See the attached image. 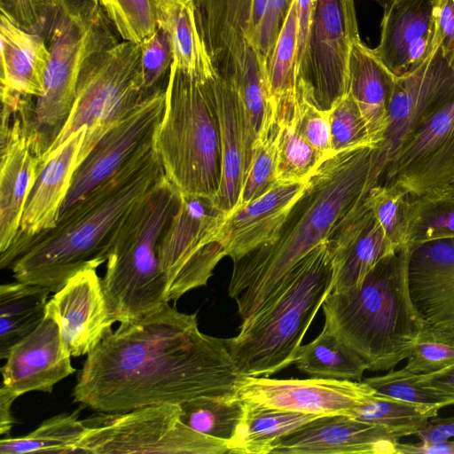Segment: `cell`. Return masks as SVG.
Instances as JSON below:
<instances>
[{
    "instance_id": "1",
    "label": "cell",
    "mask_w": 454,
    "mask_h": 454,
    "mask_svg": "<svg viewBox=\"0 0 454 454\" xmlns=\"http://www.w3.org/2000/svg\"><path fill=\"white\" fill-rule=\"evenodd\" d=\"M241 378L224 339L202 333L196 313L166 302L106 334L87 355L72 395L99 413H120L236 393Z\"/></svg>"
},
{
    "instance_id": "2",
    "label": "cell",
    "mask_w": 454,
    "mask_h": 454,
    "mask_svg": "<svg viewBox=\"0 0 454 454\" xmlns=\"http://www.w3.org/2000/svg\"><path fill=\"white\" fill-rule=\"evenodd\" d=\"M383 144L350 147L325 160L309 177L277 237L233 262L228 287L244 322L254 315L282 278L380 184L387 166Z\"/></svg>"
},
{
    "instance_id": "3",
    "label": "cell",
    "mask_w": 454,
    "mask_h": 454,
    "mask_svg": "<svg viewBox=\"0 0 454 454\" xmlns=\"http://www.w3.org/2000/svg\"><path fill=\"white\" fill-rule=\"evenodd\" d=\"M153 145L28 240L10 266L12 277L56 293L77 272L106 262L125 215L164 173Z\"/></svg>"
},
{
    "instance_id": "4",
    "label": "cell",
    "mask_w": 454,
    "mask_h": 454,
    "mask_svg": "<svg viewBox=\"0 0 454 454\" xmlns=\"http://www.w3.org/2000/svg\"><path fill=\"white\" fill-rule=\"evenodd\" d=\"M411 246L381 261L353 289L331 292L323 303L325 326L367 364L370 371L393 369L406 359L423 321L408 285Z\"/></svg>"
},
{
    "instance_id": "5",
    "label": "cell",
    "mask_w": 454,
    "mask_h": 454,
    "mask_svg": "<svg viewBox=\"0 0 454 454\" xmlns=\"http://www.w3.org/2000/svg\"><path fill=\"white\" fill-rule=\"evenodd\" d=\"M328 239L302 258L225 345L242 376L268 377L294 364L301 340L332 292Z\"/></svg>"
},
{
    "instance_id": "6",
    "label": "cell",
    "mask_w": 454,
    "mask_h": 454,
    "mask_svg": "<svg viewBox=\"0 0 454 454\" xmlns=\"http://www.w3.org/2000/svg\"><path fill=\"white\" fill-rule=\"evenodd\" d=\"M215 74L206 76L171 65L153 146L164 175L181 194L213 199L220 186Z\"/></svg>"
},
{
    "instance_id": "7",
    "label": "cell",
    "mask_w": 454,
    "mask_h": 454,
    "mask_svg": "<svg viewBox=\"0 0 454 454\" xmlns=\"http://www.w3.org/2000/svg\"><path fill=\"white\" fill-rule=\"evenodd\" d=\"M180 201L181 193L163 173L122 219L101 278L114 323L137 320L168 302L158 249Z\"/></svg>"
},
{
    "instance_id": "8",
    "label": "cell",
    "mask_w": 454,
    "mask_h": 454,
    "mask_svg": "<svg viewBox=\"0 0 454 454\" xmlns=\"http://www.w3.org/2000/svg\"><path fill=\"white\" fill-rule=\"evenodd\" d=\"M146 98L138 43L117 41L95 51L81 70L69 117L42 157L40 169L52 152L85 128L79 165L107 131Z\"/></svg>"
},
{
    "instance_id": "9",
    "label": "cell",
    "mask_w": 454,
    "mask_h": 454,
    "mask_svg": "<svg viewBox=\"0 0 454 454\" xmlns=\"http://www.w3.org/2000/svg\"><path fill=\"white\" fill-rule=\"evenodd\" d=\"M114 30L98 4L83 13H63L54 27L47 42L50 59L43 91L35 98L33 110V132L42 157L69 117L85 61L95 51L118 41Z\"/></svg>"
},
{
    "instance_id": "10",
    "label": "cell",
    "mask_w": 454,
    "mask_h": 454,
    "mask_svg": "<svg viewBox=\"0 0 454 454\" xmlns=\"http://www.w3.org/2000/svg\"><path fill=\"white\" fill-rule=\"evenodd\" d=\"M178 404L147 406L84 419L88 430L74 453L223 454L226 441L193 430L180 419Z\"/></svg>"
},
{
    "instance_id": "11",
    "label": "cell",
    "mask_w": 454,
    "mask_h": 454,
    "mask_svg": "<svg viewBox=\"0 0 454 454\" xmlns=\"http://www.w3.org/2000/svg\"><path fill=\"white\" fill-rule=\"evenodd\" d=\"M361 41L354 0H313L303 53L296 68V94L330 111L348 93L349 56Z\"/></svg>"
},
{
    "instance_id": "12",
    "label": "cell",
    "mask_w": 454,
    "mask_h": 454,
    "mask_svg": "<svg viewBox=\"0 0 454 454\" xmlns=\"http://www.w3.org/2000/svg\"><path fill=\"white\" fill-rule=\"evenodd\" d=\"M227 214L212 198L181 194L178 209L159 244L165 275L167 301H176L187 292L205 286L225 253L220 235Z\"/></svg>"
},
{
    "instance_id": "13",
    "label": "cell",
    "mask_w": 454,
    "mask_h": 454,
    "mask_svg": "<svg viewBox=\"0 0 454 454\" xmlns=\"http://www.w3.org/2000/svg\"><path fill=\"white\" fill-rule=\"evenodd\" d=\"M0 252L13 243L40 173L42 153L33 132L35 98L1 95Z\"/></svg>"
},
{
    "instance_id": "14",
    "label": "cell",
    "mask_w": 454,
    "mask_h": 454,
    "mask_svg": "<svg viewBox=\"0 0 454 454\" xmlns=\"http://www.w3.org/2000/svg\"><path fill=\"white\" fill-rule=\"evenodd\" d=\"M384 184L413 197L433 194L454 180V92L400 145Z\"/></svg>"
},
{
    "instance_id": "15",
    "label": "cell",
    "mask_w": 454,
    "mask_h": 454,
    "mask_svg": "<svg viewBox=\"0 0 454 454\" xmlns=\"http://www.w3.org/2000/svg\"><path fill=\"white\" fill-rule=\"evenodd\" d=\"M165 90L145 99L100 138L76 168L59 216L114 177L137 154L154 142V134L163 113Z\"/></svg>"
},
{
    "instance_id": "16",
    "label": "cell",
    "mask_w": 454,
    "mask_h": 454,
    "mask_svg": "<svg viewBox=\"0 0 454 454\" xmlns=\"http://www.w3.org/2000/svg\"><path fill=\"white\" fill-rule=\"evenodd\" d=\"M236 393L244 401L294 412L318 416L349 415L375 391L364 381L312 378L278 380L242 376Z\"/></svg>"
},
{
    "instance_id": "17",
    "label": "cell",
    "mask_w": 454,
    "mask_h": 454,
    "mask_svg": "<svg viewBox=\"0 0 454 454\" xmlns=\"http://www.w3.org/2000/svg\"><path fill=\"white\" fill-rule=\"evenodd\" d=\"M49 300L39 325L15 344L1 367L2 384L18 396L33 391L51 393L54 386L75 372Z\"/></svg>"
},
{
    "instance_id": "18",
    "label": "cell",
    "mask_w": 454,
    "mask_h": 454,
    "mask_svg": "<svg viewBox=\"0 0 454 454\" xmlns=\"http://www.w3.org/2000/svg\"><path fill=\"white\" fill-rule=\"evenodd\" d=\"M454 92V69L438 50L412 73L395 77L383 145L388 162L402 143Z\"/></svg>"
},
{
    "instance_id": "19",
    "label": "cell",
    "mask_w": 454,
    "mask_h": 454,
    "mask_svg": "<svg viewBox=\"0 0 454 454\" xmlns=\"http://www.w3.org/2000/svg\"><path fill=\"white\" fill-rule=\"evenodd\" d=\"M435 4L391 0L384 5L380 43L372 51L395 77L412 73L438 50Z\"/></svg>"
},
{
    "instance_id": "20",
    "label": "cell",
    "mask_w": 454,
    "mask_h": 454,
    "mask_svg": "<svg viewBox=\"0 0 454 454\" xmlns=\"http://www.w3.org/2000/svg\"><path fill=\"white\" fill-rule=\"evenodd\" d=\"M85 133V128L81 129L43 163L25 207L19 232L12 246L1 253V269L12 265L20 248L28 240L56 225L78 166V156Z\"/></svg>"
},
{
    "instance_id": "21",
    "label": "cell",
    "mask_w": 454,
    "mask_h": 454,
    "mask_svg": "<svg viewBox=\"0 0 454 454\" xmlns=\"http://www.w3.org/2000/svg\"><path fill=\"white\" fill-rule=\"evenodd\" d=\"M399 438L387 428L344 414L317 417L278 438L276 454H396Z\"/></svg>"
},
{
    "instance_id": "22",
    "label": "cell",
    "mask_w": 454,
    "mask_h": 454,
    "mask_svg": "<svg viewBox=\"0 0 454 454\" xmlns=\"http://www.w3.org/2000/svg\"><path fill=\"white\" fill-rule=\"evenodd\" d=\"M50 301L72 356L88 355L112 331L114 321L95 269L74 274Z\"/></svg>"
},
{
    "instance_id": "23",
    "label": "cell",
    "mask_w": 454,
    "mask_h": 454,
    "mask_svg": "<svg viewBox=\"0 0 454 454\" xmlns=\"http://www.w3.org/2000/svg\"><path fill=\"white\" fill-rule=\"evenodd\" d=\"M308 182L279 181L263 195L228 214L220 235L225 255L236 262L272 241Z\"/></svg>"
},
{
    "instance_id": "24",
    "label": "cell",
    "mask_w": 454,
    "mask_h": 454,
    "mask_svg": "<svg viewBox=\"0 0 454 454\" xmlns=\"http://www.w3.org/2000/svg\"><path fill=\"white\" fill-rule=\"evenodd\" d=\"M328 241L334 293L357 287L380 261L399 250L389 242L365 200L338 224Z\"/></svg>"
},
{
    "instance_id": "25",
    "label": "cell",
    "mask_w": 454,
    "mask_h": 454,
    "mask_svg": "<svg viewBox=\"0 0 454 454\" xmlns=\"http://www.w3.org/2000/svg\"><path fill=\"white\" fill-rule=\"evenodd\" d=\"M215 89L220 124L222 172L219 189L212 200L218 209L228 215L237 205L254 151L249 142L234 78L216 73Z\"/></svg>"
},
{
    "instance_id": "26",
    "label": "cell",
    "mask_w": 454,
    "mask_h": 454,
    "mask_svg": "<svg viewBox=\"0 0 454 454\" xmlns=\"http://www.w3.org/2000/svg\"><path fill=\"white\" fill-rule=\"evenodd\" d=\"M408 285L423 323L454 320V238L411 247Z\"/></svg>"
},
{
    "instance_id": "27",
    "label": "cell",
    "mask_w": 454,
    "mask_h": 454,
    "mask_svg": "<svg viewBox=\"0 0 454 454\" xmlns=\"http://www.w3.org/2000/svg\"><path fill=\"white\" fill-rule=\"evenodd\" d=\"M253 0H194L198 32L215 72L235 76L243 66Z\"/></svg>"
},
{
    "instance_id": "28",
    "label": "cell",
    "mask_w": 454,
    "mask_h": 454,
    "mask_svg": "<svg viewBox=\"0 0 454 454\" xmlns=\"http://www.w3.org/2000/svg\"><path fill=\"white\" fill-rule=\"evenodd\" d=\"M1 92L38 98L50 59L45 40L0 18Z\"/></svg>"
},
{
    "instance_id": "29",
    "label": "cell",
    "mask_w": 454,
    "mask_h": 454,
    "mask_svg": "<svg viewBox=\"0 0 454 454\" xmlns=\"http://www.w3.org/2000/svg\"><path fill=\"white\" fill-rule=\"evenodd\" d=\"M395 77L362 41L351 48L348 92L356 101L373 144L384 141Z\"/></svg>"
},
{
    "instance_id": "30",
    "label": "cell",
    "mask_w": 454,
    "mask_h": 454,
    "mask_svg": "<svg viewBox=\"0 0 454 454\" xmlns=\"http://www.w3.org/2000/svg\"><path fill=\"white\" fill-rule=\"evenodd\" d=\"M240 98L252 148L278 127L277 110L270 92L267 63L252 44L247 48L241 70L233 77Z\"/></svg>"
},
{
    "instance_id": "31",
    "label": "cell",
    "mask_w": 454,
    "mask_h": 454,
    "mask_svg": "<svg viewBox=\"0 0 454 454\" xmlns=\"http://www.w3.org/2000/svg\"><path fill=\"white\" fill-rule=\"evenodd\" d=\"M51 291L17 281L0 286V358L43 321Z\"/></svg>"
},
{
    "instance_id": "32",
    "label": "cell",
    "mask_w": 454,
    "mask_h": 454,
    "mask_svg": "<svg viewBox=\"0 0 454 454\" xmlns=\"http://www.w3.org/2000/svg\"><path fill=\"white\" fill-rule=\"evenodd\" d=\"M244 402L243 418L234 436L228 442L229 453H270L276 440L321 417Z\"/></svg>"
},
{
    "instance_id": "33",
    "label": "cell",
    "mask_w": 454,
    "mask_h": 454,
    "mask_svg": "<svg viewBox=\"0 0 454 454\" xmlns=\"http://www.w3.org/2000/svg\"><path fill=\"white\" fill-rule=\"evenodd\" d=\"M294 364L317 378L355 381H361L368 370L364 360L325 325L316 339L300 347Z\"/></svg>"
},
{
    "instance_id": "34",
    "label": "cell",
    "mask_w": 454,
    "mask_h": 454,
    "mask_svg": "<svg viewBox=\"0 0 454 454\" xmlns=\"http://www.w3.org/2000/svg\"><path fill=\"white\" fill-rule=\"evenodd\" d=\"M80 410L47 419L29 434L0 441L1 454L74 453L75 445L88 430L79 419Z\"/></svg>"
},
{
    "instance_id": "35",
    "label": "cell",
    "mask_w": 454,
    "mask_h": 454,
    "mask_svg": "<svg viewBox=\"0 0 454 454\" xmlns=\"http://www.w3.org/2000/svg\"><path fill=\"white\" fill-rule=\"evenodd\" d=\"M178 405L184 424L227 442L234 436L245 411V402L237 393L200 396Z\"/></svg>"
},
{
    "instance_id": "36",
    "label": "cell",
    "mask_w": 454,
    "mask_h": 454,
    "mask_svg": "<svg viewBox=\"0 0 454 454\" xmlns=\"http://www.w3.org/2000/svg\"><path fill=\"white\" fill-rule=\"evenodd\" d=\"M160 24L166 25L171 33L173 64L206 76L216 73L198 32L194 0H170Z\"/></svg>"
},
{
    "instance_id": "37",
    "label": "cell",
    "mask_w": 454,
    "mask_h": 454,
    "mask_svg": "<svg viewBox=\"0 0 454 454\" xmlns=\"http://www.w3.org/2000/svg\"><path fill=\"white\" fill-rule=\"evenodd\" d=\"M436 414L426 407L375 393L368 401L354 408L348 416L383 427L400 439L416 434Z\"/></svg>"
},
{
    "instance_id": "38",
    "label": "cell",
    "mask_w": 454,
    "mask_h": 454,
    "mask_svg": "<svg viewBox=\"0 0 454 454\" xmlns=\"http://www.w3.org/2000/svg\"><path fill=\"white\" fill-rule=\"evenodd\" d=\"M94 1L124 41L139 44L163 21L170 0Z\"/></svg>"
},
{
    "instance_id": "39",
    "label": "cell",
    "mask_w": 454,
    "mask_h": 454,
    "mask_svg": "<svg viewBox=\"0 0 454 454\" xmlns=\"http://www.w3.org/2000/svg\"><path fill=\"white\" fill-rule=\"evenodd\" d=\"M404 366L419 375L436 373L454 365V320L424 323Z\"/></svg>"
},
{
    "instance_id": "40",
    "label": "cell",
    "mask_w": 454,
    "mask_h": 454,
    "mask_svg": "<svg viewBox=\"0 0 454 454\" xmlns=\"http://www.w3.org/2000/svg\"><path fill=\"white\" fill-rule=\"evenodd\" d=\"M454 238V197H413L410 200L408 244Z\"/></svg>"
},
{
    "instance_id": "41",
    "label": "cell",
    "mask_w": 454,
    "mask_h": 454,
    "mask_svg": "<svg viewBox=\"0 0 454 454\" xmlns=\"http://www.w3.org/2000/svg\"><path fill=\"white\" fill-rule=\"evenodd\" d=\"M411 195L398 186L378 184L366 196L365 203L392 246L400 249L408 244Z\"/></svg>"
},
{
    "instance_id": "42",
    "label": "cell",
    "mask_w": 454,
    "mask_h": 454,
    "mask_svg": "<svg viewBox=\"0 0 454 454\" xmlns=\"http://www.w3.org/2000/svg\"><path fill=\"white\" fill-rule=\"evenodd\" d=\"M278 126V182L309 179L328 158L299 134L292 120Z\"/></svg>"
},
{
    "instance_id": "43",
    "label": "cell",
    "mask_w": 454,
    "mask_h": 454,
    "mask_svg": "<svg viewBox=\"0 0 454 454\" xmlns=\"http://www.w3.org/2000/svg\"><path fill=\"white\" fill-rule=\"evenodd\" d=\"M363 381L377 394L423 406L436 412L444 406L452 405L445 395L426 386L422 375L405 367L391 370L381 376L366 378Z\"/></svg>"
},
{
    "instance_id": "44",
    "label": "cell",
    "mask_w": 454,
    "mask_h": 454,
    "mask_svg": "<svg viewBox=\"0 0 454 454\" xmlns=\"http://www.w3.org/2000/svg\"><path fill=\"white\" fill-rule=\"evenodd\" d=\"M143 89L145 98L165 90L174 60L171 33L160 24L154 34L139 43Z\"/></svg>"
},
{
    "instance_id": "45",
    "label": "cell",
    "mask_w": 454,
    "mask_h": 454,
    "mask_svg": "<svg viewBox=\"0 0 454 454\" xmlns=\"http://www.w3.org/2000/svg\"><path fill=\"white\" fill-rule=\"evenodd\" d=\"M0 9L13 25L40 35L46 43L64 13L61 0H0Z\"/></svg>"
},
{
    "instance_id": "46",
    "label": "cell",
    "mask_w": 454,
    "mask_h": 454,
    "mask_svg": "<svg viewBox=\"0 0 454 454\" xmlns=\"http://www.w3.org/2000/svg\"><path fill=\"white\" fill-rule=\"evenodd\" d=\"M278 126L269 137L255 146L239 200L233 210L263 195L278 183Z\"/></svg>"
},
{
    "instance_id": "47",
    "label": "cell",
    "mask_w": 454,
    "mask_h": 454,
    "mask_svg": "<svg viewBox=\"0 0 454 454\" xmlns=\"http://www.w3.org/2000/svg\"><path fill=\"white\" fill-rule=\"evenodd\" d=\"M330 124L333 153L350 147L376 145L372 142L362 114L349 92L330 110Z\"/></svg>"
},
{
    "instance_id": "48",
    "label": "cell",
    "mask_w": 454,
    "mask_h": 454,
    "mask_svg": "<svg viewBox=\"0 0 454 454\" xmlns=\"http://www.w3.org/2000/svg\"><path fill=\"white\" fill-rule=\"evenodd\" d=\"M292 121L299 134L325 157L334 153L331 146L330 111L319 109L304 96H297Z\"/></svg>"
},
{
    "instance_id": "49",
    "label": "cell",
    "mask_w": 454,
    "mask_h": 454,
    "mask_svg": "<svg viewBox=\"0 0 454 454\" xmlns=\"http://www.w3.org/2000/svg\"><path fill=\"white\" fill-rule=\"evenodd\" d=\"M294 0H270L254 46L260 51L267 66L285 20Z\"/></svg>"
},
{
    "instance_id": "50",
    "label": "cell",
    "mask_w": 454,
    "mask_h": 454,
    "mask_svg": "<svg viewBox=\"0 0 454 454\" xmlns=\"http://www.w3.org/2000/svg\"><path fill=\"white\" fill-rule=\"evenodd\" d=\"M434 13L439 49L454 69V0H436Z\"/></svg>"
},
{
    "instance_id": "51",
    "label": "cell",
    "mask_w": 454,
    "mask_h": 454,
    "mask_svg": "<svg viewBox=\"0 0 454 454\" xmlns=\"http://www.w3.org/2000/svg\"><path fill=\"white\" fill-rule=\"evenodd\" d=\"M416 435L420 441L427 442L448 441L454 437V417L431 418L417 432Z\"/></svg>"
},
{
    "instance_id": "52",
    "label": "cell",
    "mask_w": 454,
    "mask_h": 454,
    "mask_svg": "<svg viewBox=\"0 0 454 454\" xmlns=\"http://www.w3.org/2000/svg\"><path fill=\"white\" fill-rule=\"evenodd\" d=\"M396 454H454V440L439 442L420 441L417 443L397 442Z\"/></svg>"
},
{
    "instance_id": "53",
    "label": "cell",
    "mask_w": 454,
    "mask_h": 454,
    "mask_svg": "<svg viewBox=\"0 0 454 454\" xmlns=\"http://www.w3.org/2000/svg\"><path fill=\"white\" fill-rule=\"evenodd\" d=\"M423 383L445 395L454 404V365L436 373L422 375Z\"/></svg>"
},
{
    "instance_id": "54",
    "label": "cell",
    "mask_w": 454,
    "mask_h": 454,
    "mask_svg": "<svg viewBox=\"0 0 454 454\" xmlns=\"http://www.w3.org/2000/svg\"><path fill=\"white\" fill-rule=\"evenodd\" d=\"M18 395L1 384L0 387V434H8L14 423L12 414V405Z\"/></svg>"
},
{
    "instance_id": "55",
    "label": "cell",
    "mask_w": 454,
    "mask_h": 454,
    "mask_svg": "<svg viewBox=\"0 0 454 454\" xmlns=\"http://www.w3.org/2000/svg\"><path fill=\"white\" fill-rule=\"evenodd\" d=\"M269 2L270 0H253L250 27L248 33V41L252 45L255 43Z\"/></svg>"
},
{
    "instance_id": "56",
    "label": "cell",
    "mask_w": 454,
    "mask_h": 454,
    "mask_svg": "<svg viewBox=\"0 0 454 454\" xmlns=\"http://www.w3.org/2000/svg\"><path fill=\"white\" fill-rule=\"evenodd\" d=\"M97 4L94 0H61L63 12L72 15L89 12Z\"/></svg>"
},
{
    "instance_id": "57",
    "label": "cell",
    "mask_w": 454,
    "mask_h": 454,
    "mask_svg": "<svg viewBox=\"0 0 454 454\" xmlns=\"http://www.w3.org/2000/svg\"><path fill=\"white\" fill-rule=\"evenodd\" d=\"M423 197H454V180L440 191Z\"/></svg>"
},
{
    "instance_id": "58",
    "label": "cell",
    "mask_w": 454,
    "mask_h": 454,
    "mask_svg": "<svg viewBox=\"0 0 454 454\" xmlns=\"http://www.w3.org/2000/svg\"><path fill=\"white\" fill-rule=\"evenodd\" d=\"M376 1L379 2L382 5H385L387 3H388L391 0H376Z\"/></svg>"
}]
</instances>
